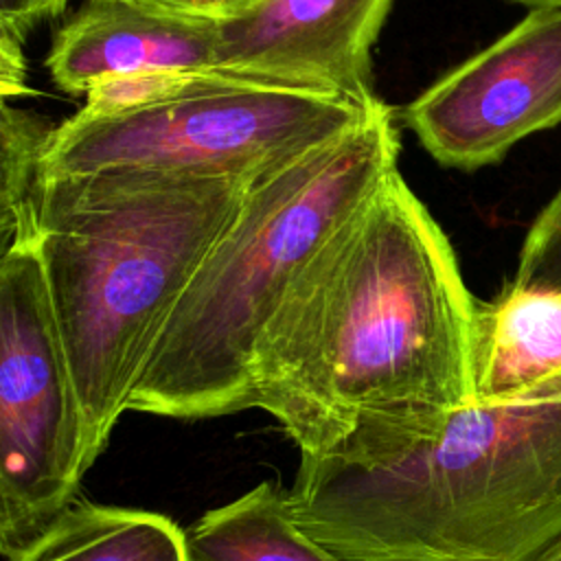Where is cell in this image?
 I'll list each match as a JSON object with an SVG mask.
<instances>
[{"label":"cell","instance_id":"obj_1","mask_svg":"<svg viewBox=\"0 0 561 561\" xmlns=\"http://www.w3.org/2000/svg\"><path fill=\"white\" fill-rule=\"evenodd\" d=\"M478 300L399 171L331 234L267 322L252 408L320 456L348 438L430 434L476 403Z\"/></svg>","mask_w":561,"mask_h":561},{"label":"cell","instance_id":"obj_2","mask_svg":"<svg viewBox=\"0 0 561 561\" xmlns=\"http://www.w3.org/2000/svg\"><path fill=\"white\" fill-rule=\"evenodd\" d=\"M289 502L346 561H546L561 550V399L471 403L430 434L300 456Z\"/></svg>","mask_w":561,"mask_h":561},{"label":"cell","instance_id":"obj_3","mask_svg":"<svg viewBox=\"0 0 561 561\" xmlns=\"http://www.w3.org/2000/svg\"><path fill=\"white\" fill-rule=\"evenodd\" d=\"M248 184L145 171L42 180L18 239L35 241L92 460L129 412L175 305Z\"/></svg>","mask_w":561,"mask_h":561},{"label":"cell","instance_id":"obj_4","mask_svg":"<svg viewBox=\"0 0 561 561\" xmlns=\"http://www.w3.org/2000/svg\"><path fill=\"white\" fill-rule=\"evenodd\" d=\"M399 131L377 103L344 134L250 180L175 305L129 410L208 419L252 408L261 335L331 234L397 171Z\"/></svg>","mask_w":561,"mask_h":561},{"label":"cell","instance_id":"obj_5","mask_svg":"<svg viewBox=\"0 0 561 561\" xmlns=\"http://www.w3.org/2000/svg\"><path fill=\"white\" fill-rule=\"evenodd\" d=\"M375 103L224 70L193 72L145 103L112 112L81 107L57 125L42 175L145 171L254 180L344 134Z\"/></svg>","mask_w":561,"mask_h":561},{"label":"cell","instance_id":"obj_6","mask_svg":"<svg viewBox=\"0 0 561 561\" xmlns=\"http://www.w3.org/2000/svg\"><path fill=\"white\" fill-rule=\"evenodd\" d=\"M88 425L33 239L0 259V552L37 537L92 467Z\"/></svg>","mask_w":561,"mask_h":561},{"label":"cell","instance_id":"obj_7","mask_svg":"<svg viewBox=\"0 0 561 561\" xmlns=\"http://www.w3.org/2000/svg\"><path fill=\"white\" fill-rule=\"evenodd\" d=\"M403 121L436 162L462 171L495 164L526 136L559 125L561 9H530L421 92Z\"/></svg>","mask_w":561,"mask_h":561},{"label":"cell","instance_id":"obj_8","mask_svg":"<svg viewBox=\"0 0 561 561\" xmlns=\"http://www.w3.org/2000/svg\"><path fill=\"white\" fill-rule=\"evenodd\" d=\"M392 0H261L217 22V68L373 103L370 48Z\"/></svg>","mask_w":561,"mask_h":561},{"label":"cell","instance_id":"obj_9","mask_svg":"<svg viewBox=\"0 0 561 561\" xmlns=\"http://www.w3.org/2000/svg\"><path fill=\"white\" fill-rule=\"evenodd\" d=\"M44 66L70 94L136 75L219 70L217 22L127 0H85L55 33Z\"/></svg>","mask_w":561,"mask_h":561},{"label":"cell","instance_id":"obj_10","mask_svg":"<svg viewBox=\"0 0 561 561\" xmlns=\"http://www.w3.org/2000/svg\"><path fill=\"white\" fill-rule=\"evenodd\" d=\"M471 370L476 403L561 399V289L508 280L478 302Z\"/></svg>","mask_w":561,"mask_h":561},{"label":"cell","instance_id":"obj_11","mask_svg":"<svg viewBox=\"0 0 561 561\" xmlns=\"http://www.w3.org/2000/svg\"><path fill=\"white\" fill-rule=\"evenodd\" d=\"M7 561H191L186 530L160 513L72 502Z\"/></svg>","mask_w":561,"mask_h":561},{"label":"cell","instance_id":"obj_12","mask_svg":"<svg viewBox=\"0 0 561 561\" xmlns=\"http://www.w3.org/2000/svg\"><path fill=\"white\" fill-rule=\"evenodd\" d=\"M186 550L191 561H346L300 526L274 482L206 511L186 530Z\"/></svg>","mask_w":561,"mask_h":561},{"label":"cell","instance_id":"obj_13","mask_svg":"<svg viewBox=\"0 0 561 561\" xmlns=\"http://www.w3.org/2000/svg\"><path fill=\"white\" fill-rule=\"evenodd\" d=\"M57 125L2 101L0 116V234L2 245L24 234L42 186L44 151Z\"/></svg>","mask_w":561,"mask_h":561},{"label":"cell","instance_id":"obj_14","mask_svg":"<svg viewBox=\"0 0 561 561\" xmlns=\"http://www.w3.org/2000/svg\"><path fill=\"white\" fill-rule=\"evenodd\" d=\"M513 280L526 287L561 289V188L530 224Z\"/></svg>","mask_w":561,"mask_h":561},{"label":"cell","instance_id":"obj_15","mask_svg":"<svg viewBox=\"0 0 561 561\" xmlns=\"http://www.w3.org/2000/svg\"><path fill=\"white\" fill-rule=\"evenodd\" d=\"M66 2L68 0H0V39L24 44L31 28L61 13Z\"/></svg>","mask_w":561,"mask_h":561},{"label":"cell","instance_id":"obj_16","mask_svg":"<svg viewBox=\"0 0 561 561\" xmlns=\"http://www.w3.org/2000/svg\"><path fill=\"white\" fill-rule=\"evenodd\" d=\"M127 2L153 9L160 13H169V15L224 22L241 15L243 11L252 9L261 0H127Z\"/></svg>","mask_w":561,"mask_h":561},{"label":"cell","instance_id":"obj_17","mask_svg":"<svg viewBox=\"0 0 561 561\" xmlns=\"http://www.w3.org/2000/svg\"><path fill=\"white\" fill-rule=\"evenodd\" d=\"M511 2H519L530 9H561V0H511Z\"/></svg>","mask_w":561,"mask_h":561},{"label":"cell","instance_id":"obj_18","mask_svg":"<svg viewBox=\"0 0 561 561\" xmlns=\"http://www.w3.org/2000/svg\"><path fill=\"white\" fill-rule=\"evenodd\" d=\"M546 561H561V550L559 552H554L550 559H546Z\"/></svg>","mask_w":561,"mask_h":561}]
</instances>
